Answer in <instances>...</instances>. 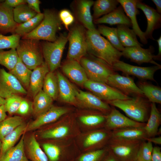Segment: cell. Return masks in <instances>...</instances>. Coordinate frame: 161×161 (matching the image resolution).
Segmentation results:
<instances>
[{
	"label": "cell",
	"mask_w": 161,
	"mask_h": 161,
	"mask_svg": "<svg viewBox=\"0 0 161 161\" xmlns=\"http://www.w3.org/2000/svg\"><path fill=\"white\" fill-rule=\"evenodd\" d=\"M87 52L101 59L112 67L120 60L122 54L95 29L86 31Z\"/></svg>",
	"instance_id": "cell-1"
},
{
	"label": "cell",
	"mask_w": 161,
	"mask_h": 161,
	"mask_svg": "<svg viewBox=\"0 0 161 161\" xmlns=\"http://www.w3.org/2000/svg\"><path fill=\"white\" fill-rule=\"evenodd\" d=\"M144 96H136L128 99L115 100L107 103L122 110L131 119L146 123L149 116L151 103Z\"/></svg>",
	"instance_id": "cell-2"
},
{
	"label": "cell",
	"mask_w": 161,
	"mask_h": 161,
	"mask_svg": "<svg viewBox=\"0 0 161 161\" xmlns=\"http://www.w3.org/2000/svg\"><path fill=\"white\" fill-rule=\"evenodd\" d=\"M44 17L38 25L32 31L22 37V39L44 40L50 42L55 41L56 34L59 30L61 21L58 15L53 10L45 9Z\"/></svg>",
	"instance_id": "cell-3"
},
{
	"label": "cell",
	"mask_w": 161,
	"mask_h": 161,
	"mask_svg": "<svg viewBox=\"0 0 161 161\" xmlns=\"http://www.w3.org/2000/svg\"><path fill=\"white\" fill-rule=\"evenodd\" d=\"M16 50L19 58L31 70H33L44 62L40 40L21 39Z\"/></svg>",
	"instance_id": "cell-4"
},
{
	"label": "cell",
	"mask_w": 161,
	"mask_h": 161,
	"mask_svg": "<svg viewBox=\"0 0 161 161\" xmlns=\"http://www.w3.org/2000/svg\"><path fill=\"white\" fill-rule=\"evenodd\" d=\"M67 41V36L61 34L54 41L41 42L43 58L49 72H54L61 66L62 54Z\"/></svg>",
	"instance_id": "cell-5"
},
{
	"label": "cell",
	"mask_w": 161,
	"mask_h": 161,
	"mask_svg": "<svg viewBox=\"0 0 161 161\" xmlns=\"http://www.w3.org/2000/svg\"><path fill=\"white\" fill-rule=\"evenodd\" d=\"M92 56V58L84 56L79 62L84 69L88 80L107 84L108 78L115 73V71L105 62Z\"/></svg>",
	"instance_id": "cell-6"
},
{
	"label": "cell",
	"mask_w": 161,
	"mask_h": 161,
	"mask_svg": "<svg viewBox=\"0 0 161 161\" xmlns=\"http://www.w3.org/2000/svg\"><path fill=\"white\" fill-rule=\"evenodd\" d=\"M142 141L112 137L107 144V148L121 161H136L137 153Z\"/></svg>",
	"instance_id": "cell-7"
},
{
	"label": "cell",
	"mask_w": 161,
	"mask_h": 161,
	"mask_svg": "<svg viewBox=\"0 0 161 161\" xmlns=\"http://www.w3.org/2000/svg\"><path fill=\"white\" fill-rule=\"evenodd\" d=\"M81 24L74 25L67 36L69 46L67 57L68 60L80 62L87 52L86 31Z\"/></svg>",
	"instance_id": "cell-8"
},
{
	"label": "cell",
	"mask_w": 161,
	"mask_h": 161,
	"mask_svg": "<svg viewBox=\"0 0 161 161\" xmlns=\"http://www.w3.org/2000/svg\"><path fill=\"white\" fill-rule=\"evenodd\" d=\"M83 86L101 100L107 102L117 100L128 99L131 97L104 83L88 80Z\"/></svg>",
	"instance_id": "cell-9"
},
{
	"label": "cell",
	"mask_w": 161,
	"mask_h": 161,
	"mask_svg": "<svg viewBox=\"0 0 161 161\" xmlns=\"http://www.w3.org/2000/svg\"><path fill=\"white\" fill-rule=\"evenodd\" d=\"M112 67L115 71H121L127 75H132L142 80L155 81L154 74L161 69V65L141 67L131 65L119 60L114 64Z\"/></svg>",
	"instance_id": "cell-10"
},
{
	"label": "cell",
	"mask_w": 161,
	"mask_h": 161,
	"mask_svg": "<svg viewBox=\"0 0 161 161\" xmlns=\"http://www.w3.org/2000/svg\"><path fill=\"white\" fill-rule=\"evenodd\" d=\"M27 92L18 80L3 68H0V96L6 99L13 95H24Z\"/></svg>",
	"instance_id": "cell-11"
},
{
	"label": "cell",
	"mask_w": 161,
	"mask_h": 161,
	"mask_svg": "<svg viewBox=\"0 0 161 161\" xmlns=\"http://www.w3.org/2000/svg\"><path fill=\"white\" fill-rule=\"evenodd\" d=\"M145 123L137 122L122 114L114 107L106 116L105 129L112 131L128 128L144 127Z\"/></svg>",
	"instance_id": "cell-12"
},
{
	"label": "cell",
	"mask_w": 161,
	"mask_h": 161,
	"mask_svg": "<svg viewBox=\"0 0 161 161\" xmlns=\"http://www.w3.org/2000/svg\"><path fill=\"white\" fill-rule=\"evenodd\" d=\"M107 84L129 96H144L133 79L128 76H122L115 72L109 77Z\"/></svg>",
	"instance_id": "cell-13"
},
{
	"label": "cell",
	"mask_w": 161,
	"mask_h": 161,
	"mask_svg": "<svg viewBox=\"0 0 161 161\" xmlns=\"http://www.w3.org/2000/svg\"><path fill=\"white\" fill-rule=\"evenodd\" d=\"M154 47L151 46L147 49L140 46L124 47L122 53V56L139 65L143 63H149L155 65H160L154 60Z\"/></svg>",
	"instance_id": "cell-14"
},
{
	"label": "cell",
	"mask_w": 161,
	"mask_h": 161,
	"mask_svg": "<svg viewBox=\"0 0 161 161\" xmlns=\"http://www.w3.org/2000/svg\"><path fill=\"white\" fill-rule=\"evenodd\" d=\"M66 107L52 106L47 111L37 117L27 126L26 131L36 129L45 124L53 122L69 112Z\"/></svg>",
	"instance_id": "cell-15"
},
{
	"label": "cell",
	"mask_w": 161,
	"mask_h": 161,
	"mask_svg": "<svg viewBox=\"0 0 161 161\" xmlns=\"http://www.w3.org/2000/svg\"><path fill=\"white\" fill-rule=\"evenodd\" d=\"M137 9H141L145 14L147 20V26L144 32L145 38L154 40L152 36L153 31L160 27L161 15L154 8L138 0L136 4Z\"/></svg>",
	"instance_id": "cell-16"
},
{
	"label": "cell",
	"mask_w": 161,
	"mask_h": 161,
	"mask_svg": "<svg viewBox=\"0 0 161 161\" xmlns=\"http://www.w3.org/2000/svg\"><path fill=\"white\" fill-rule=\"evenodd\" d=\"M75 93L77 100L89 108L106 115L111 109L112 107L109 104L92 93L77 89L75 88Z\"/></svg>",
	"instance_id": "cell-17"
},
{
	"label": "cell",
	"mask_w": 161,
	"mask_h": 161,
	"mask_svg": "<svg viewBox=\"0 0 161 161\" xmlns=\"http://www.w3.org/2000/svg\"><path fill=\"white\" fill-rule=\"evenodd\" d=\"M122 6L127 16L130 19L132 24L133 30L139 38L141 42L144 44L148 42L144 32L140 28L137 19V15L139 13L136 7L139 0H117Z\"/></svg>",
	"instance_id": "cell-18"
},
{
	"label": "cell",
	"mask_w": 161,
	"mask_h": 161,
	"mask_svg": "<svg viewBox=\"0 0 161 161\" xmlns=\"http://www.w3.org/2000/svg\"><path fill=\"white\" fill-rule=\"evenodd\" d=\"M62 70L71 80L79 85L83 86L88 80L84 69L76 61L68 60L62 65Z\"/></svg>",
	"instance_id": "cell-19"
},
{
	"label": "cell",
	"mask_w": 161,
	"mask_h": 161,
	"mask_svg": "<svg viewBox=\"0 0 161 161\" xmlns=\"http://www.w3.org/2000/svg\"><path fill=\"white\" fill-rule=\"evenodd\" d=\"M112 137L111 131L105 128L95 129L86 137L83 145L85 147H92L94 150L104 148Z\"/></svg>",
	"instance_id": "cell-20"
},
{
	"label": "cell",
	"mask_w": 161,
	"mask_h": 161,
	"mask_svg": "<svg viewBox=\"0 0 161 161\" xmlns=\"http://www.w3.org/2000/svg\"><path fill=\"white\" fill-rule=\"evenodd\" d=\"M49 72L48 66L44 61L32 71L28 90L32 97L42 89L45 77Z\"/></svg>",
	"instance_id": "cell-21"
},
{
	"label": "cell",
	"mask_w": 161,
	"mask_h": 161,
	"mask_svg": "<svg viewBox=\"0 0 161 161\" xmlns=\"http://www.w3.org/2000/svg\"><path fill=\"white\" fill-rule=\"evenodd\" d=\"M94 3L92 0H80L77 1L76 4V13L78 19L87 30L96 29L91 12V8Z\"/></svg>",
	"instance_id": "cell-22"
},
{
	"label": "cell",
	"mask_w": 161,
	"mask_h": 161,
	"mask_svg": "<svg viewBox=\"0 0 161 161\" xmlns=\"http://www.w3.org/2000/svg\"><path fill=\"white\" fill-rule=\"evenodd\" d=\"M58 86V96L64 102L75 104L77 103L75 87L60 72L56 74Z\"/></svg>",
	"instance_id": "cell-23"
},
{
	"label": "cell",
	"mask_w": 161,
	"mask_h": 161,
	"mask_svg": "<svg viewBox=\"0 0 161 161\" xmlns=\"http://www.w3.org/2000/svg\"><path fill=\"white\" fill-rule=\"evenodd\" d=\"M94 22L97 24L105 23L111 25L124 24L129 27L132 26L130 19L125 14L121 5L109 13L94 20Z\"/></svg>",
	"instance_id": "cell-24"
},
{
	"label": "cell",
	"mask_w": 161,
	"mask_h": 161,
	"mask_svg": "<svg viewBox=\"0 0 161 161\" xmlns=\"http://www.w3.org/2000/svg\"><path fill=\"white\" fill-rule=\"evenodd\" d=\"M13 9L4 2H0V33H13L18 24L14 20Z\"/></svg>",
	"instance_id": "cell-25"
},
{
	"label": "cell",
	"mask_w": 161,
	"mask_h": 161,
	"mask_svg": "<svg viewBox=\"0 0 161 161\" xmlns=\"http://www.w3.org/2000/svg\"><path fill=\"white\" fill-rule=\"evenodd\" d=\"M161 123V114L155 103H151L150 114L144 129L147 138L158 135L159 127Z\"/></svg>",
	"instance_id": "cell-26"
},
{
	"label": "cell",
	"mask_w": 161,
	"mask_h": 161,
	"mask_svg": "<svg viewBox=\"0 0 161 161\" xmlns=\"http://www.w3.org/2000/svg\"><path fill=\"white\" fill-rule=\"evenodd\" d=\"M129 27L124 24L117 25V26L118 36L121 44L124 47H142L143 45L138 42L136 34Z\"/></svg>",
	"instance_id": "cell-27"
},
{
	"label": "cell",
	"mask_w": 161,
	"mask_h": 161,
	"mask_svg": "<svg viewBox=\"0 0 161 161\" xmlns=\"http://www.w3.org/2000/svg\"><path fill=\"white\" fill-rule=\"evenodd\" d=\"M33 98L32 111L36 117L47 111L52 106L53 100L42 89Z\"/></svg>",
	"instance_id": "cell-28"
},
{
	"label": "cell",
	"mask_w": 161,
	"mask_h": 161,
	"mask_svg": "<svg viewBox=\"0 0 161 161\" xmlns=\"http://www.w3.org/2000/svg\"><path fill=\"white\" fill-rule=\"evenodd\" d=\"M26 148V156L31 161H49L34 135H31L28 138Z\"/></svg>",
	"instance_id": "cell-29"
},
{
	"label": "cell",
	"mask_w": 161,
	"mask_h": 161,
	"mask_svg": "<svg viewBox=\"0 0 161 161\" xmlns=\"http://www.w3.org/2000/svg\"><path fill=\"white\" fill-rule=\"evenodd\" d=\"M112 131V137L142 140L147 137L144 127L128 128Z\"/></svg>",
	"instance_id": "cell-30"
},
{
	"label": "cell",
	"mask_w": 161,
	"mask_h": 161,
	"mask_svg": "<svg viewBox=\"0 0 161 161\" xmlns=\"http://www.w3.org/2000/svg\"><path fill=\"white\" fill-rule=\"evenodd\" d=\"M24 137L22 136L16 146L6 151L0 157V161H30L25 153Z\"/></svg>",
	"instance_id": "cell-31"
},
{
	"label": "cell",
	"mask_w": 161,
	"mask_h": 161,
	"mask_svg": "<svg viewBox=\"0 0 161 161\" xmlns=\"http://www.w3.org/2000/svg\"><path fill=\"white\" fill-rule=\"evenodd\" d=\"M27 126V125L24 123L4 137L1 142L0 157L8 150L14 146L20 136L26 131Z\"/></svg>",
	"instance_id": "cell-32"
},
{
	"label": "cell",
	"mask_w": 161,
	"mask_h": 161,
	"mask_svg": "<svg viewBox=\"0 0 161 161\" xmlns=\"http://www.w3.org/2000/svg\"><path fill=\"white\" fill-rule=\"evenodd\" d=\"M9 72L13 75L26 89H28L32 72L19 58L14 68Z\"/></svg>",
	"instance_id": "cell-33"
},
{
	"label": "cell",
	"mask_w": 161,
	"mask_h": 161,
	"mask_svg": "<svg viewBox=\"0 0 161 161\" xmlns=\"http://www.w3.org/2000/svg\"><path fill=\"white\" fill-rule=\"evenodd\" d=\"M119 4L117 0H97L94 1L93 18L95 20L109 13L116 9Z\"/></svg>",
	"instance_id": "cell-34"
},
{
	"label": "cell",
	"mask_w": 161,
	"mask_h": 161,
	"mask_svg": "<svg viewBox=\"0 0 161 161\" xmlns=\"http://www.w3.org/2000/svg\"><path fill=\"white\" fill-rule=\"evenodd\" d=\"M151 103H161V88L147 82L140 81L137 85Z\"/></svg>",
	"instance_id": "cell-35"
},
{
	"label": "cell",
	"mask_w": 161,
	"mask_h": 161,
	"mask_svg": "<svg viewBox=\"0 0 161 161\" xmlns=\"http://www.w3.org/2000/svg\"><path fill=\"white\" fill-rule=\"evenodd\" d=\"M24 123L23 117L19 116L6 118L0 123V140L2 142L6 136Z\"/></svg>",
	"instance_id": "cell-36"
},
{
	"label": "cell",
	"mask_w": 161,
	"mask_h": 161,
	"mask_svg": "<svg viewBox=\"0 0 161 161\" xmlns=\"http://www.w3.org/2000/svg\"><path fill=\"white\" fill-rule=\"evenodd\" d=\"M44 17L43 13H38L28 21L18 24L15 29L13 34H16L22 37L33 30L40 24Z\"/></svg>",
	"instance_id": "cell-37"
},
{
	"label": "cell",
	"mask_w": 161,
	"mask_h": 161,
	"mask_svg": "<svg viewBox=\"0 0 161 161\" xmlns=\"http://www.w3.org/2000/svg\"><path fill=\"white\" fill-rule=\"evenodd\" d=\"M43 90L53 100L58 96V78L54 72H49L46 75L44 82Z\"/></svg>",
	"instance_id": "cell-38"
},
{
	"label": "cell",
	"mask_w": 161,
	"mask_h": 161,
	"mask_svg": "<svg viewBox=\"0 0 161 161\" xmlns=\"http://www.w3.org/2000/svg\"><path fill=\"white\" fill-rule=\"evenodd\" d=\"M13 12L14 20L18 24L28 21L38 14L31 9L27 3L13 8Z\"/></svg>",
	"instance_id": "cell-39"
},
{
	"label": "cell",
	"mask_w": 161,
	"mask_h": 161,
	"mask_svg": "<svg viewBox=\"0 0 161 161\" xmlns=\"http://www.w3.org/2000/svg\"><path fill=\"white\" fill-rule=\"evenodd\" d=\"M100 34L106 37L107 40L115 48L122 52L124 49L119 39L117 28L99 25L97 30Z\"/></svg>",
	"instance_id": "cell-40"
},
{
	"label": "cell",
	"mask_w": 161,
	"mask_h": 161,
	"mask_svg": "<svg viewBox=\"0 0 161 161\" xmlns=\"http://www.w3.org/2000/svg\"><path fill=\"white\" fill-rule=\"evenodd\" d=\"M101 112L80 117L79 120L83 124L96 129L104 127L106 115H103Z\"/></svg>",
	"instance_id": "cell-41"
},
{
	"label": "cell",
	"mask_w": 161,
	"mask_h": 161,
	"mask_svg": "<svg viewBox=\"0 0 161 161\" xmlns=\"http://www.w3.org/2000/svg\"><path fill=\"white\" fill-rule=\"evenodd\" d=\"M18 59L16 49H11L7 51L0 50V64L9 71L14 68Z\"/></svg>",
	"instance_id": "cell-42"
},
{
	"label": "cell",
	"mask_w": 161,
	"mask_h": 161,
	"mask_svg": "<svg viewBox=\"0 0 161 161\" xmlns=\"http://www.w3.org/2000/svg\"><path fill=\"white\" fill-rule=\"evenodd\" d=\"M70 129L64 125L59 126L43 131L40 137L44 139H59L68 135L69 133Z\"/></svg>",
	"instance_id": "cell-43"
},
{
	"label": "cell",
	"mask_w": 161,
	"mask_h": 161,
	"mask_svg": "<svg viewBox=\"0 0 161 161\" xmlns=\"http://www.w3.org/2000/svg\"><path fill=\"white\" fill-rule=\"evenodd\" d=\"M153 148L151 143L142 141L137 153L136 161H151Z\"/></svg>",
	"instance_id": "cell-44"
},
{
	"label": "cell",
	"mask_w": 161,
	"mask_h": 161,
	"mask_svg": "<svg viewBox=\"0 0 161 161\" xmlns=\"http://www.w3.org/2000/svg\"><path fill=\"white\" fill-rule=\"evenodd\" d=\"M108 150L107 148L91 151L81 155L77 161H102Z\"/></svg>",
	"instance_id": "cell-45"
},
{
	"label": "cell",
	"mask_w": 161,
	"mask_h": 161,
	"mask_svg": "<svg viewBox=\"0 0 161 161\" xmlns=\"http://www.w3.org/2000/svg\"><path fill=\"white\" fill-rule=\"evenodd\" d=\"M21 36L16 34L5 36L0 33V50L5 49H16Z\"/></svg>",
	"instance_id": "cell-46"
},
{
	"label": "cell",
	"mask_w": 161,
	"mask_h": 161,
	"mask_svg": "<svg viewBox=\"0 0 161 161\" xmlns=\"http://www.w3.org/2000/svg\"><path fill=\"white\" fill-rule=\"evenodd\" d=\"M23 98L18 95H13L5 99L4 106L10 114L17 113Z\"/></svg>",
	"instance_id": "cell-47"
},
{
	"label": "cell",
	"mask_w": 161,
	"mask_h": 161,
	"mask_svg": "<svg viewBox=\"0 0 161 161\" xmlns=\"http://www.w3.org/2000/svg\"><path fill=\"white\" fill-rule=\"evenodd\" d=\"M43 148L49 161H58L61 153L59 147L50 143H44L43 145Z\"/></svg>",
	"instance_id": "cell-48"
},
{
	"label": "cell",
	"mask_w": 161,
	"mask_h": 161,
	"mask_svg": "<svg viewBox=\"0 0 161 161\" xmlns=\"http://www.w3.org/2000/svg\"><path fill=\"white\" fill-rule=\"evenodd\" d=\"M58 17L67 30L69 27L74 22V17L70 12L67 9L61 10L58 14Z\"/></svg>",
	"instance_id": "cell-49"
},
{
	"label": "cell",
	"mask_w": 161,
	"mask_h": 161,
	"mask_svg": "<svg viewBox=\"0 0 161 161\" xmlns=\"http://www.w3.org/2000/svg\"><path fill=\"white\" fill-rule=\"evenodd\" d=\"M32 105L30 102L23 99L17 113L22 115L27 114L31 110H33Z\"/></svg>",
	"instance_id": "cell-50"
},
{
	"label": "cell",
	"mask_w": 161,
	"mask_h": 161,
	"mask_svg": "<svg viewBox=\"0 0 161 161\" xmlns=\"http://www.w3.org/2000/svg\"><path fill=\"white\" fill-rule=\"evenodd\" d=\"M29 7L37 13H41L40 8V1L39 0H26Z\"/></svg>",
	"instance_id": "cell-51"
},
{
	"label": "cell",
	"mask_w": 161,
	"mask_h": 161,
	"mask_svg": "<svg viewBox=\"0 0 161 161\" xmlns=\"http://www.w3.org/2000/svg\"><path fill=\"white\" fill-rule=\"evenodd\" d=\"M151 161H161V148L156 146L153 147Z\"/></svg>",
	"instance_id": "cell-52"
},
{
	"label": "cell",
	"mask_w": 161,
	"mask_h": 161,
	"mask_svg": "<svg viewBox=\"0 0 161 161\" xmlns=\"http://www.w3.org/2000/svg\"><path fill=\"white\" fill-rule=\"evenodd\" d=\"M4 2L7 5L13 8L20 5L27 3L26 0H6Z\"/></svg>",
	"instance_id": "cell-53"
},
{
	"label": "cell",
	"mask_w": 161,
	"mask_h": 161,
	"mask_svg": "<svg viewBox=\"0 0 161 161\" xmlns=\"http://www.w3.org/2000/svg\"><path fill=\"white\" fill-rule=\"evenodd\" d=\"M102 161H121L110 150L108 151Z\"/></svg>",
	"instance_id": "cell-54"
},
{
	"label": "cell",
	"mask_w": 161,
	"mask_h": 161,
	"mask_svg": "<svg viewBox=\"0 0 161 161\" xmlns=\"http://www.w3.org/2000/svg\"><path fill=\"white\" fill-rule=\"evenodd\" d=\"M145 141L150 142L152 143H154L156 145H161V136L154 137H151L147 138Z\"/></svg>",
	"instance_id": "cell-55"
},
{
	"label": "cell",
	"mask_w": 161,
	"mask_h": 161,
	"mask_svg": "<svg viewBox=\"0 0 161 161\" xmlns=\"http://www.w3.org/2000/svg\"><path fill=\"white\" fill-rule=\"evenodd\" d=\"M158 46V52L157 55H154V60H159L161 59V36L157 40Z\"/></svg>",
	"instance_id": "cell-56"
},
{
	"label": "cell",
	"mask_w": 161,
	"mask_h": 161,
	"mask_svg": "<svg viewBox=\"0 0 161 161\" xmlns=\"http://www.w3.org/2000/svg\"><path fill=\"white\" fill-rule=\"evenodd\" d=\"M6 112L4 105L0 106V123L7 118Z\"/></svg>",
	"instance_id": "cell-57"
},
{
	"label": "cell",
	"mask_w": 161,
	"mask_h": 161,
	"mask_svg": "<svg viewBox=\"0 0 161 161\" xmlns=\"http://www.w3.org/2000/svg\"><path fill=\"white\" fill-rule=\"evenodd\" d=\"M156 6L157 11L160 14L161 13V0H152Z\"/></svg>",
	"instance_id": "cell-58"
},
{
	"label": "cell",
	"mask_w": 161,
	"mask_h": 161,
	"mask_svg": "<svg viewBox=\"0 0 161 161\" xmlns=\"http://www.w3.org/2000/svg\"><path fill=\"white\" fill-rule=\"evenodd\" d=\"M5 102V99H4L0 96V106L2 105H4Z\"/></svg>",
	"instance_id": "cell-59"
},
{
	"label": "cell",
	"mask_w": 161,
	"mask_h": 161,
	"mask_svg": "<svg viewBox=\"0 0 161 161\" xmlns=\"http://www.w3.org/2000/svg\"><path fill=\"white\" fill-rule=\"evenodd\" d=\"M1 143H2L1 142L0 140V150H1Z\"/></svg>",
	"instance_id": "cell-60"
}]
</instances>
